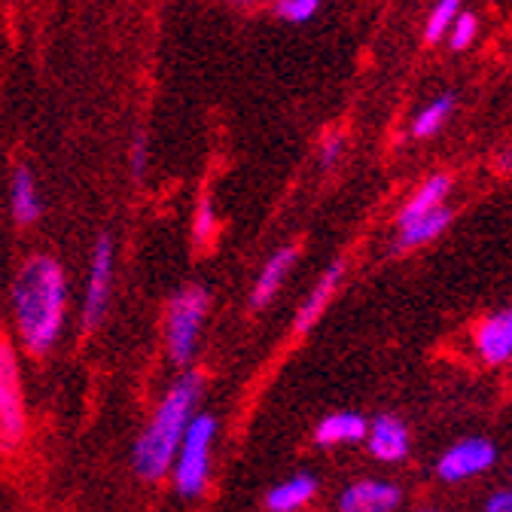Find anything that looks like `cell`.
Segmentation results:
<instances>
[{
	"label": "cell",
	"mask_w": 512,
	"mask_h": 512,
	"mask_svg": "<svg viewBox=\"0 0 512 512\" xmlns=\"http://www.w3.org/2000/svg\"><path fill=\"white\" fill-rule=\"evenodd\" d=\"M13 317L28 354H49L68 320V278L55 256L37 253L13 281Z\"/></svg>",
	"instance_id": "cell-1"
},
{
	"label": "cell",
	"mask_w": 512,
	"mask_h": 512,
	"mask_svg": "<svg viewBox=\"0 0 512 512\" xmlns=\"http://www.w3.org/2000/svg\"><path fill=\"white\" fill-rule=\"evenodd\" d=\"M205 391V378L199 372H183L171 381V388L159 400L153 418L141 430L132 448V467L144 482H159L171 473L177 445L199 412V400Z\"/></svg>",
	"instance_id": "cell-2"
},
{
	"label": "cell",
	"mask_w": 512,
	"mask_h": 512,
	"mask_svg": "<svg viewBox=\"0 0 512 512\" xmlns=\"http://www.w3.org/2000/svg\"><path fill=\"white\" fill-rule=\"evenodd\" d=\"M211 311V293L202 284L177 290L165 311V345L174 366H189L199 354V339Z\"/></svg>",
	"instance_id": "cell-3"
},
{
	"label": "cell",
	"mask_w": 512,
	"mask_h": 512,
	"mask_svg": "<svg viewBox=\"0 0 512 512\" xmlns=\"http://www.w3.org/2000/svg\"><path fill=\"white\" fill-rule=\"evenodd\" d=\"M214 439H217V418L211 412H196V418L189 421L177 445V455L168 473L180 497H199L208 488Z\"/></svg>",
	"instance_id": "cell-4"
},
{
	"label": "cell",
	"mask_w": 512,
	"mask_h": 512,
	"mask_svg": "<svg viewBox=\"0 0 512 512\" xmlns=\"http://www.w3.org/2000/svg\"><path fill=\"white\" fill-rule=\"evenodd\" d=\"M28 433V412L22 394V369L16 345L0 336V448L13 452Z\"/></svg>",
	"instance_id": "cell-5"
},
{
	"label": "cell",
	"mask_w": 512,
	"mask_h": 512,
	"mask_svg": "<svg viewBox=\"0 0 512 512\" xmlns=\"http://www.w3.org/2000/svg\"><path fill=\"white\" fill-rule=\"evenodd\" d=\"M497 464V445L488 436H467L448 445L436 461V476L448 485L485 476Z\"/></svg>",
	"instance_id": "cell-6"
},
{
	"label": "cell",
	"mask_w": 512,
	"mask_h": 512,
	"mask_svg": "<svg viewBox=\"0 0 512 512\" xmlns=\"http://www.w3.org/2000/svg\"><path fill=\"white\" fill-rule=\"evenodd\" d=\"M113 269H116V244L107 232L98 235L89 260V278H86V296H83V327L95 330L107 308L113 293Z\"/></svg>",
	"instance_id": "cell-7"
},
{
	"label": "cell",
	"mask_w": 512,
	"mask_h": 512,
	"mask_svg": "<svg viewBox=\"0 0 512 512\" xmlns=\"http://www.w3.org/2000/svg\"><path fill=\"white\" fill-rule=\"evenodd\" d=\"M403 506V488L391 479H357L351 482L339 500L336 512H400Z\"/></svg>",
	"instance_id": "cell-8"
},
{
	"label": "cell",
	"mask_w": 512,
	"mask_h": 512,
	"mask_svg": "<svg viewBox=\"0 0 512 512\" xmlns=\"http://www.w3.org/2000/svg\"><path fill=\"white\" fill-rule=\"evenodd\" d=\"M366 445L369 455L381 464H400L409 458L412 448V436L409 427L397 418V415H375L366 427Z\"/></svg>",
	"instance_id": "cell-9"
},
{
	"label": "cell",
	"mask_w": 512,
	"mask_h": 512,
	"mask_svg": "<svg viewBox=\"0 0 512 512\" xmlns=\"http://www.w3.org/2000/svg\"><path fill=\"white\" fill-rule=\"evenodd\" d=\"M476 354L488 366H503L512 363V308L491 311L479 320L473 333Z\"/></svg>",
	"instance_id": "cell-10"
},
{
	"label": "cell",
	"mask_w": 512,
	"mask_h": 512,
	"mask_svg": "<svg viewBox=\"0 0 512 512\" xmlns=\"http://www.w3.org/2000/svg\"><path fill=\"white\" fill-rule=\"evenodd\" d=\"M296 260H299V247H293V244H284V247H278L269 256L266 266L260 269V278H256V284H253L250 308L260 311V308H266L278 296V290L284 287V281H287L290 269L296 266Z\"/></svg>",
	"instance_id": "cell-11"
},
{
	"label": "cell",
	"mask_w": 512,
	"mask_h": 512,
	"mask_svg": "<svg viewBox=\"0 0 512 512\" xmlns=\"http://www.w3.org/2000/svg\"><path fill=\"white\" fill-rule=\"evenodd\" d=\"M342 278H345V260L330 263L327 272L317 278V284L311 287V293L305 296V302H302V308H299V314H296V333H305V330H311V327L317 324L320 314H324L327 305L333 302V296H336Z\"/></svg>",
	"instance_id": "cell-12"
},
{
	"label": "cell",
	"mask_w": 512,
	"mask_h": 512,
	"mask_svg": "<svg viewBox=\"0 0 512 512\" xmlns=\"http://www.w3.org/2000/svg\"><path fill=\"white\" fill-rule=\"evenodd\" d=\"M448 196H452V177H448V174H430V177L412 192L409 202L400 208L397 226H400V223H409V220H415V217H424V214H430V211L445 208Z\"/></svg>",
	"instance_id": "cell-13"
},
{
	"label": "cell",
	"mask_w": 512,
	"mask_h": 512,
	"mask_svg": "<svg viewBox=\"0 0 512 512\" xmlns=\"http://www.w3.org/2000/svg\"><path fill=\"white\" fill-rule=\"evenodd\" d=\"M452 208H439V211H430L424 217H415L409 223H400L397 226V250H415V247H424L430 241H436L448 226H452Z\"/></svg>",
	"instance_id": "cell-14"
},
{
	"label": "cell",
	"mask_w": 512,
	"mask_h": 512,
	"mask_svg": "<svg viewBox=\"0 0 512 512\" xmlns=\"http://www.w3.org/2000/svg\"><path fill=\"white\" fill-rule=\"evenodd\" d=\"M369 421L360 412H333L314 427L317 445H354L366 439Z\"/></svg>",
	"instance_id": "cell-15"
},
{
	"label": "cell",
	"mask_w": 512,
	"mask_h": 512,
	"mask_svg": "<svg viewBox=\"0 0 512 512\" xmlns=\"http://www.w3.org/2000/svg\"><path fill=\"white\" fill-rule=\"evenodd\" d=\"M317 494V479L311 473H296L284 482H278L269 494H266V506L269 512H302Z\"/></svg>",
	"instance_id": "cell-16"
},
{
	"label": "cell",
	"mask_w": 512,
	"mask_h": 512,
	"mask_svg": "<svg viewBox=\"0 0 512 512\" xmlns=\"http://www.w3.org/2000/svg\"><path fill=\"white\" fill-rule=\"evenodd\" d=\"M10 208H13V217L19 226H31L40 220V211H43V202H40V189H37V180L31 174V168H16L13 174V183H10Z\"/></svg>",
	"instance_id": "cell-17"
},
{
	"label": "cell",
	"mask_w": 512,
	"mask_h": 512,
	"mask_svg": "<svg viewBox=\"0 0 512 512\" xmlns=\"http://www.w3.org/2000/svg\"><path fill=\"white\" fill-rule=\"evenodd\" d=\"M452 113H455V95H452V92L436 95L433 101H427V104L415 113V119H412V138L427 141V138L439 135L442 128L448 125V119H452Z\"/></svg>",
	"instance_id": "cell-18"
},
{
	"label": "cell",
	"mask_w": 512,
	"mask_h": 512,
	"mask_svg": "<svg viewBox=\"0 0 512 512\" xmlns=\"http://www.w3.org/2000/svg\"><path fill=\"white\" fill-rule=\"evenodd\" d=\"M461 4H464V0H436L430 16H427V25H424V40L427 43L445 40L448 28H452L455 19L461 16Z\"/></svg>",
	"instance_id": "cell-19"
},
{
	"label": "cell",
	"mask_w": 512,
	"mask_h": 512,
	"mask_svg": "<svg viewBox=\"0 0 512 512\" xmlns=\"http://www.w3.org/2000/svg\"><path fill=\"white\" fill-rule=\"evenodd\" d=\"M476 37H479V19L473 13H464V10H461V16L455 19V25L448 28V34H445V40H448V46H452V52L470 49L476 43Z\"/></svg>",
	"instance_id": "cell-20"
},
{
	"label": "cell",
	"mask_w": 512,
	"mask_h": 512,
	"mask_svg": "<svg viewBox=\"0 0 512 512\" xmlns=\"http://www.w3.org/2000/svg\"><path fill=\"white\" fill-rule=\"evenodd\" d=\"M214 235H217V211L214 202L205 196L196 208V220H192V241H196V247H208Z\"/></svg>",
	"instance_id": "cell-21"
},
{
	"label": "cell",
	"mask_w": 512,
	"mask_h": 512,
	"mask_svg": "<svg viewBox=\"0 0 512 512\" xmlns=\"http://www.w3.org/2000/svg\"><path fill=\"white\" fill-rule=\"evenodd\" d=\"M320 7V0H278L275 4V13L290 22V25H305Z\"/></svg>",
	"instance_id": "cell-22"
},
{
	"label": "cell",
	"mask_w": 512,
	"mask_h": 512,
	"mask_svg": "<svg viewBox=\"0 0 512 512\" xmlns=\"http://www.w3.org/2000/svg\"><path fill=\"white\" fill-rule=\"evenodd\" d=\"M342 153H345V135L342 132H333L320 141V165L324 168H333L342 159Z\"/></svg>",
	"instance_id": "cell-23"
},
{
	"label": "cell",
	"mask_w": 512,
	"mask_h": 512,
	"mask_svg": "<svg viewBox=\"0 0 512 512\" xmlns=\"http://www.w3.org/2000/svg\"><path fill=\"white\" fill-rule=\"evenodd\" d=\"M147 156H150L147 138H144V135H135L132 150H128V165H132V174H135V177H141V174L147 171Z\"/></svg>",
	"instance_id": "cell-24"
},
{
	"label": "cell",
	"mask_w": 512,
	"mask_h": 512,
	"mask_svg": "<svg viewBox=\"0 0 512 512\" xmlns=\"http://www.w3.org/2000/svg\"><path fill=\"white\" fill-rule=\"evenodd\" d=\"M482 512H512V488H497L485 497Z\"/></svg>",
	"instance_id": "cell-25"
},
{
	"label": "cell",
	"mask_w": 512,
	"mask_h": 512,
	"mask_svg": "<svg viewBox=\"0 0 512 512\" xmlns=\"http://www.w3.org/2000/svg\"><path fill=\"white\" fill-rule=\"evenodd\" d=\"M497 168H500L503 174H512V147H506V150L497 156Z\"/></svg>",
	"instance_id": "cell-26"
},
{
	"label": "cell",
	"mask_w": 512,
	"mask_h": 512,
	"mask_svg": "<svg viewBox=\"0 0 512 512\" xmlns=\"http://www.w3.org/2000/svg\"><path fill=\"white\" fill-rule=\"evenodd\" d=\"M235 4H244V7H250V4H260V0H235Z\"/></svg>",
	"instance_id": "cell-27"
},
{
	"label": "cell",
	"mask_w": 512,
	"mask_h": 512,
	"mask_svg": "<svg viewBox=\"0 0 512 512\" xmlns=\"http://www.w3.org/2000/svg\"><path fill=\"white\" fill-rule=\"evenodd\" d=\"M421 512H436V509H421Z\"/></svg>",
	"instance_id": "cell-28"
}]
</instances>
